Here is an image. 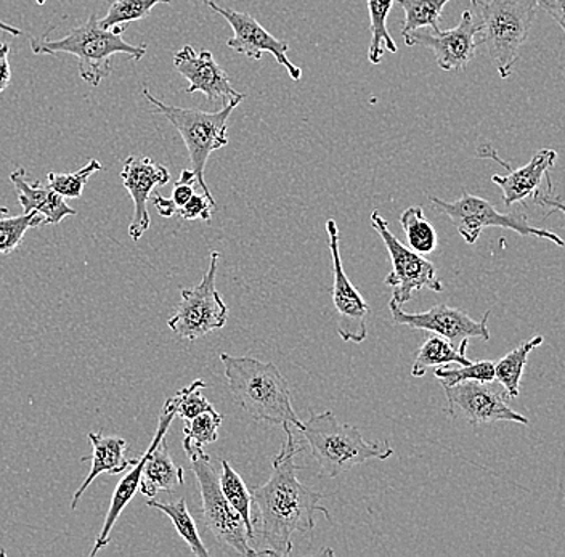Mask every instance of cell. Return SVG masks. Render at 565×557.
I'll use <instances>...</instances> for the list:
<instances>
[{
  "label": "cell",
  "mask_w": 565,
  "mask_h": 557,
  "mask_svg": "<svg viewBox=\"0 0 565 557\" xmlns=\"http://www.w3.org/2000/svg\"><path fill=\"white\" fill-rule=\"evenodd\" d=\"M286 440L271 460V475L264 485L253 490V503L257 510L264 548L259 556H289L296 535H309L316 528V514L331 519L327 507L320 506L323 493L316 492L299 481L296 454L303 451L296 442L291 425L282 426Z\"/></svg>",
  "instance_id": "1"
},
{
  "label": "cell",
  "mask_w": 565,
  "mask_h": 557,
  "mask_svg": "<svg viewBox=\"0 0 565 557\" xmlns=\"http://www.w3.org/2000/svg\"><path fill=\"white\" fill-rule=\"evenodd\" d=\"M221 362L230 390L250 418L268 425L302 428L303 421L292 408L288 379L275 363L228 354H221Z\"/></svg>",
  "instance_id": "2"
},
{
  "label": "cell",
  "mask_w": 565,
  "mask_h": 557,
  "mask_svg": "<svg viewBox=\"0 0 565 557\" xmlns=\"http://www.w3.org/2000/svg\"><path fill=\"white\" fill-rule=\"evenodd\" d=\"M124 26L105 30L97 15L71 30L65 38L51 41L47 36L33 39L31 51L35 55L68 54L79 63L81 79L98 87L113 73V56L127 55L140 62L147 55V45H132L122 39Z\"/></svg>",
  "instance_id": "3"
},
{
  "label": "cell",
  "mask_w": 565,
  "mask_h": 557,
  "mask_svg": "<svg viewBox=\"0 0 565 557\" xmlns=\"http://www.w3.org/2000/svg\"><path fill=\"white\" fill-rule=\"evenodd\" d=\"M480 20L479 44L503 79L511 76L536 19V0H471Z\"/></svg>",
  "instance_id": "4"
},
{
  "label": "cell",
  "mask_w": 565,
  "mask_h": 557,
  "mask_svg": "<svg viewBox=\"0 0 565 557\" xmlns=\"http://www.w3.org/2000/svg\"><path fill=\"white\" fill-rule=\"evenodd\" d=\"M299 431L312 449L320 475L328 479L338 478L356 464L369 460H387L394 454L387 443L366 442L355 426L342 425L333 411L313 414Z\"/></svg>",
  "instance_id": "5"
},
{
  "label": "cell",
  "mask_w": 565,
  "mask_h": 557,
  "mask_svg": "<svg viewBox=\"0 0 565 557\" xmlns=\"http://www.w3.org/2000/svg\"><path fill=\"white\" fill-rule=\"evenodd\" d=\"M143 95L153 105L154 111L164 116L182 137L186 150H189L193 172L196 174V183L201 186L207 200L215 204L206 179H204L206 162L215 150L227 147L230 115L246 97L235 98V100L224 105V108L210 113L198 108H180L166 105L164 101L158 100L148 90V87H143Z\"/></svg>",
  "instance_id": "6"
},
{
  "label": "cell",
  "mask_w": 565,
  "mask_h": 557,
  "mask_svg": "<svg viewBox=\"0 0 565 557\" xmlns=\"http://www.w3.org/2000/svg\"><path fill=\"white\" fill-rule=\"evenodd\" d=\"M429 200L441 214L450 218L451 224L468 245H475L486 228L497 227L507 228V231L515 232L521 236L550 239L561 248L565 246V242L559 235L530 224L525 214L500 213L490 201L480 199V196L469 195L465 192L461 199L455 201H444L437 196H429Z\"/></svg>",
  "instance_id": "7"
},
{
  "label": "cell",
  "mask_w": 565,
  "mask_h": 557,
  "mask_svg": "<svg viewBox=\"0 0 565 557\" xmlns=\"http://www.w3.org/2000/svg\"><path fill=\"white\" fill-rule=\"evenodd\" d=\"M189 458L192 461L193 474L196 475L198 485H200L204 525H206L207 532L221 545L228 546L238 555L259 556L257 549L250 546L245 522L222 493L218 474L212 467L210 454L206 451H200Z\"/></svg>",
  "instance_id": "8"
},
{
  "label": "cell",
  "mask_w": 565,
  "mask_h": 557,
  "mask_svg": "<svg viewBox=\"0 0 565 557\" xmlns=\"http://www.w3.org/2000/svg\"><path fill=\"white\" fill-rule=\"evenodd\" d=\"M218 260H221V253L212 251L210 269L201 283L180 291L182 301L177 307L175 315L168 322V326L180 338L190 341L200 340L227 324L228 307L222 301L215 288Z\"/></svg>",
  "instance_id": "9"
},
{
  "label": "cell",
  "mask_w": 565,
  "mask_h": 557,
  "mask_svg": "<svg viewBox=\"0 0 565 557\" xmlns=\"http://www.w3.org/2000/svg\"><path fill=\"white\" fill-rule=\"evenodd\" d=\"M371 227L383 238L384 245L392 259V271L387 275L386 287L392 288V301L404 306L412 301L415 292L422 289H430L434 292L444 291V285L437 277V269L423 254L413 251L412 248L398 242L392 234L386 218L377 211L371 214Z\"/></svg>",
  "instance_id": "10"
},
{
  "label": "cell",
  "mask_w": 565,
  "mask_h": 557,
  "mask_svg": "<svg viewBox=\"0 0 565 557\" xmlns=\"http://www.w3.org/2000/svg\"><path fill=\"white\" fill-rule=\"evenodd\" d=\"M447 397V414L451 418H462L469 425L508 421L529 425L524 415L512 410L508 404L507 390L498 389L493 383L465 381L455 386L444 387Z\"/></svg>",
  "instance_id": "11"
},
{
  "label": "cell",
  "mask_w": 565,
  "mask_h": 557,
  "mask_svg": "<svg viewBox=\"0 0 565 557\" xmlns=\"http://www.w3.org/2000/svg\"><path fill=\"white\" fill-rule=\"evenodd\" d=\"M212 12L227 20L233 30V36L228 39L227 45L236 54L245 55L250 60H260L264 54H271L277 60L278 65L286 68L289 77L295 83H299L302 77V69L298 68L295 63L289 62L288 52L289 44L281 39H277L249 13L236 12L228 7L218 6L215 0H204Z\"/></svg>",
  "instance_id": "12"
},
{
  "label": "cell",
  "mask_w": 565,
  "mask_h": 557,
  "mask_svg": "<svg viewBox=\"0 0 565 557\" xmlns=\"http://www.w3.org/2000/svg\"><path fill=\"white\" fill-rule=\"evenodd\" d=\"M480 20L475 10H465L458 26L448 31H415L404 36L408 47L422 45L436 56L437 66L444 72H461L476 58Z\"/></svg>",
  "instance_id": "13"
},
{
  "label": "cell",
  "mask_w": 565,
  "mask_h": 557,
  "mask_svg": "<svg viewBox=\"0 0 565 557\" xmlns=\"http://www.w3.org/2000/svg\"><path fill=\"white\" fill-rule=\"evenodd\" d=\"M388 310H391L392 320L395 323L439 334V336L450 341L451 344H458V349H462V351L468 349L469 340H472V338L490 341V312H486L483 319L476 322L462 310L445 304L434 306L427 312L408 313L402 310V306H398L397 302L391 301L388 302Z\"/></svg>",
  "instance_id": "14"
},
{
  "label": "cell",
  "mask_w": 565,
  "mask_h": 557,
  "mask_svg": "<svg viewBox=\"0 0 565 557\" xmlns=\"http://www.w3.org/2000/svg\"><path fill=\"white\" fill-rule=\"evenodd\" d=\"M327 234L330 239L331 259H333V304L338 313V333L345 342H363L369 336V319L371 309L366 304L348 274L342 267L339 251V227L333 218L327 222Z\"/></svg>",
  "instance_id": "15"
},
{
  "label": "cell",
  "mask_w": 565,
  "mask_h": 557,
  "mask_svg": "<svg viewBox=\"0 0 565 557\" xmlns=\"http://www.w3.org/2000/svg\"><path fill=\"white\" fill-rule=\"evenodd\" d=\"M177 416L174 398H168L159 415L158 431L145 451L143 472H141L140 492L148 499H154L159 492H174L185 482L183 468L177 467L169 453L166 433Z\"/></svg>",
  "instance_id": "16"
},
{
  "label": "cell",
  "mask_w": 565,
  "mask_h": 557,
  "mask_svg": "<svg viewBox=\"0 0 565 557\" xmlns=\"http://www.w3.org/2000/svg\"><path fill=\"white\" fill-rule=\"evenodd\" d=\"M174 68L190 83L186 94L201 92L212 104L224 105L235 98L246 97L242 92L233 89L227 73L215 62L210 51L196 52L192 45H183L174 55Z\"/></svg>",
  "instance_id": "17"
},
{
  "label": "cell",
  "mask_w": 565,
  "mask_h": 557,
  "mask_svg": "<svg viewBox=\"0 0 565 557\" xmlns=\"http://www.w3.org/2000/svg\"><path fill=\"white\" fill-rule=\"evenodd\" d=\"M121 179L134 201V217L130 222L129 235L134 242H139L145 232L150 228L151 218L148 214V201L157 186L168 185L171 172L147 157H129L124 161Z\"/></svg>",
  "instance_id": "18"
},
{
  "label": "cell",
  "mask_w": 565,
  "mask_h": 557,
  "mask_svg": "<svg viewBox=\"0 0 565 557\" xmlns=\"http://www.w3.org/2000/svg\"><path fill=\"white\" fill-rule=\"evenodd\" d=\"M479 157L493 158L510 171V174L493 175L492 178L494 185L500 186L503 192V203L508 207L515 203H524L529 196L535 195L536 190L542 185V180L550 178V171L557 160L556 151L550 150V148H543L539 153L533 154L529 164L519 169H511L507 162L501 161L492 147L480 148Z\"/></svg>",
  "instance_id": "19"
},
{
  "label": "cell",
  "mask_w": 565,
  "mask_h": 557,
  "mask_svg": "<svg viewBox=\"0 0 565 557\" xmlns=\"http://www.w3.org/2000/svg\"><path fill=\"white\" fill-rule=\"evenodd\" d=\"M10 182L15 186L18 203L21 204L24 213L41 214L44 217V225H58L63 218L77 214V211H74L51 185L28 182V174L23 168L12 172Z\"/></svg>",
  "instance_id": "20"
},
{
  "label": "cell",
  "mask_w": 565,
  "mask_h": 557,
  "mask_svg": "<svg viewBox=\"0 0 565 557\" xmlns=\"http://www.w3.org/2000/svg\"><path fill=\"white\" fill-rule=\"evenodd\" d=\"M90 442L94 454H92V468L88 472L86 481L74 493L73 502H71V510H76L77 502L83 499L84 493L92 482L100 474H119L126 471L127 468L134 467L137 460H127L126 451L129 449V443L121 437L104 436L102 432H90L87 436Z\"/></svg>",
  "instance_id": "21"
},
{
  "label": "cell",
  "mask_w": 565,
  "mask_h": 557,
  "mask_svg": "<svg viewBox=\"0 0 565 557\" xmlns=\"http://www.w3.org/2000/svg\"><path fill=\"white\" fill-rule=\"evenodd\" d=\"M543 341H545L543 336L532 338V340L524 342L519 347L512 349L503 358L494 363V381H498L503 386V389L507 390L508 396L511 398L519 397V394H521V381L522 376H524L530 352L540 347Z\"/></svg>",
  "instance_id": "22"
},
{
  "label": "cell",
  "mask_w": 565,
  "mask_h": 557,
  "mask_svg": "<svg viewBox=\"0 0 565 557\" xmlns=\"http://www.w3.org/2000/svg\"><path fill=\"white\" fill-rule=\"evenodd\" d=\"M450 363H458V365H469L471 360L466 357V351L455 347L450 341L434 334L427 338L426 342L419 347L418 355H416L415 363H413L412 376L413 378H422L426 375L427 368L430 366H447Z\"/></svg>",
  "instance_id": "23"
},
{
  "label": "cell",
  "mask_w": 565,
  "mask_h": 557,
  "mask_svg": "<svg viewBox=\"0 0 565 557\" xmlns=\"http://www.w3.org/2000/svg\"><path fill=\"white\" fill-rule=\"evenodd\" d=\"M370 13L371 42L369 60L373 65H380L386 51L397 54L398 47L394 38L388 33L387 19L394 0H366Z\"/></svg>",
  "instance_id": "24"
},
{
  "label": "cell",
  "mask_w": 565,
  "mask_h": 557,
  "mask_svg": "<svg viewBox=\"0 0 565 557\" xmlns=\"http://www.w3.org/2000/svg\"><path fill=\"white\" fill-rule=\"evenodd\" d=\"M147 506L154 507V510L164 513L169 519L174 524L177 534L182 537L183 542L190 546L193 556L207 557L206 546H204L203 539L198 534L196 524H194L192 514H190L189 507H186L185 499L177 500L174 503L159 502V500H148Z\"/></svg>",
  "instance_id": "25"
},
{
  "label": "cell",
  "mask_w": 565,
  "mask_h": 557,
  "mask_svg": "<svg viewBox=\"0 0 565 557\" xmlns=\"http://www.w3.org/2000/svg\"><path fill=\"white\" fill-rule=\"evenodd\" d=\"M222 472L218 475V484H221L222 493H224L227 502L235 507L236 513L242 516L245 522L247 537H249L250 546L254 545V521L250 517V503L253 495L243 481L242 475L232 468L227 460H222Z\"/></svg>",
  "instance_id": "26"
},
{
  "label": "cell",
  "mask_w": 565,
  "mask_h": 557,
  "mask_svg": "<svg viewBox=\"0 0 565 557\" xmlns=\"http://www.w3.org/2000/svg\"><path fill=\"white\" fill-rule=\"evenodd\" d=\"M402 228H404L409 248L419 254H433L439 245V236L436 228L424 217L423 206H409L401 216Z\"/></svg>",
  "instance_id": "27"
},
{
  "label": "cell",
  "mask_w": 565,
  "mask_h": 557,
  "mask_svg": "<svg viewBox=\"0 0 565 557\" xmlns=\"http://www.w3.org/2000/svg\"><path fill=\"white\" fill-rule=\"evenodd\" d=\"M394 2L398 3L405 12L402 34L406 36V34L415 33L423 28L440 30L441 13H444L445 6L451 0H394Z\"/></svg>",
  "instance_id": "28"
},
{
  "label": "cell",
  "mask_w": 565,
  "mask_h": 557,
  "mask_svg": "<svg viewBox=\"0 0 565 557\" xmlns=\"http://www.w3.org/2000/svg\"><path fill=\"white\" fill-rule=\"evenodd\" d=\"M224 416L217 411H204V414L194 416L193 419L185 421V439H183V450L186 457L204 451L207 443H214L218 439V428H221Z\"/></svg>",
  "instance_id": "29"
},
{
  "label": "cell",
  "mask_w": 565,
  "mask_h": 557,
  "mask_svg": "<svg viewBox=\"0 0 565 557\" xmlns=\"http://www.w3.org/2000/svg\"><path fill=\"white\" fill-rule=\"evenodd\" d=\"M169 2H172V0H115L109 6L104 19H100V24L105 30L126 26L127 23H132V21L147 19L158 3Z\"/></svg>",
  "instance_id": "30"
},
{
  "label": "cell",
  "mask_w": 565,
  "mask_h": 557,
  "mask_svg": "<svg viewBox=\"0 0 565 557\" xmlns=\"http://www.w3.org/2000/svg\"><path fill=\"white\" fill-rule=\"evenodd\" d=\"M44 225V217L38 213H24L21 216L0 218V254L15 251L30 228Z\"/></svg>",
  "instance_id": "31"
},
{
  "label": "cell",
  "mask_w": 565,
  "mask_h": 557,
  "mask_svg": "<svg viewBox=\"0 0 565 557\" xmlns=\"http://www.w3.org/2000/svg\"><path fill=\"white\" fill-rule=\"evenodd\" d=\"M102 169H104V165H102L100 161L90 160L83 169L73 172V174L49 172V185H51L58 195H62L63 199L77 200L83 196L84 186L87 185L88 179L97 174V172H100Z\"/></svg>",
  "instance_id": "32"
},
{
  "label": "cell",
  "mask_w": 565,
  "mask_h": 557,
  "mask_svg": "<svg viewBox=\"0 0 565 557\" xmlns=\"http://www.w3.org/2000/svg\"><path fill=\"white\" fill-rule=\"evenodd\" d=\"M440 381L441 387L455 386L465 381H482V383H494V362L492 360H480L469 365H461V368H448L439 366L434 373Z\"/></svg>",
  "instance_id": "33"
},
{
  "label": "cell",
  "mask_w": 565,
  "mask_h": 557,
  "mask_svg": "<svg viewBox=\"0 0 565 557\" xmlns=\"http://www.w3.org/2000/svg\"><path fill=\"white\" fill-rule=\"evenodd\" d=\"M204 387H206V383L203 379H196L189 387H183L175 396H172L175 401L177 416L183 421L193 419L194 416L204 414V411L214 410L210 400L204 397Z\"/></svg>",
  "instance_id": "34"
},
{
  "label": "cell",
  "mask_w": 565,
  "mask_h": 557,
  "mask_svg": "<svg viewBox=\"0 0 565 557\" xmlns=\"http://www.w3.org/2000/svg\"><path fill=\"white\" fill-rule=\"evenodd\" d=\"M214 207L215 204L211 203L206 195H198V193H194L192 199L189 200V203L183 204V206L177 211V214H179L183 221H196V218H200V221L206 222L207 224V222H211V211L214 210Z\"/></svg>",
  "instance_id": "35"
},
{
  "label": "cell",
  "mask_w": 565,
  "mask_h": 557,
  "mask_svg": "<svg viewBox=\"0 0 565 557\" xmlns=\"http://www.w3.org/2000/svg\"><path fill=\"white\" fill-rule=\"evenodd\" d=\"M194 182H196V174L193 169H183L180 172V179L177 180L174 190H172V201H174L177 211L189 203V200L194 195Z\"/></svg>",
  "instance_id": "36"
},
{
  "label": "cell",
  "mask_w": 565,
  "mask_h": 557,
  "mask_svg": "<svg viewBox=\"0 0 565 557\" xmlns=\"http://www.w3.org/2000/svg\"><path fill=\"white\" fill-rule=\"evenodd\" d=\"M10 45L7 42H0V94L10 86L12 81V66L9 62Z\"/></svg>",
  "instance_id": "37"
},
{
  "label": "cell",
  "mask_w": 565,
  "mask_h": 557,
  "mask_svg": "<svg viewBox=\"0 0 565 557\" xmlns=\"http://www.w3.org/2000/svg\"><path fill=\"white\" fill-rule=\"evenodd\" d=\"M539 6L551 17L565 33V0H536Z\"/></svg>",
  "instance_id": "38"
},
{
  "label": "cell",
  "mask_w": 565,
  "mask_h": 557,
  "mask_svg": "<svg viewBox=\"0 0 565 557\" xmlns=\"http://www.w3.org/2000/svg\"><path fill=\"white\" fill-rule=\"evenodd\" d=\"M151 201H153L154 207H157L158 213L161 214L162 217L175 216L177 207L174 201L171 199H164V196L158 195L157 193Z\"/></svg>",
  "instance_id": "39"
},
{
  "label": "cell",
  "mask_w": 565,
  "mask_h": 557,
  "mask_svg": "<svg viewBox=\"0 0 565 557\" xmlns=\"http://www.w3.org/2000/svg\"><path fill=\"white\" fill-rule=\"evenodd\" d=\"M533 196H535L533 200H536V203L542 204V206H551L553 210L563 211L565 214V204L561 200H554L551 196V190L550 193L536 192Z\"/></svg>",
  "instance_id": "40"
},
{
  "label": "cell",
  "mask_w": 565,
  "mask_h": 557,
  "mask_svg": "<svg viewBox=\"0 0 565 557\" xmlns=\"http://www.w3.org/2000/svg\"><path fill=\"white\" fill-rule=\"evenodd\" d=\"M0 31L2 33L10 34V36L18 38L23 34V31L18 30V28L12 26V24L6 23V21L0 20Z\"/></svg>",
  "instance_id": "41"
},
{
  "label": "cell",
  "mask_w": 565,
  "mask_h": 557,
  "mask_svg": "<svg viewBox=\"0 0 565 557\" xmlns=\"http://www.w3.org/2000/svg\"><path fill=\"white\" fill-rule=\"evenodd\" d=\"M0 214H9V207L0 206Z\"/></svg>",
  "instance_id": "42"
},
{
  "label": "cell",
  "mask_w": 565,
  "mask_h": 557,
  "mask_svg": "<svg viewBox=\"0 0 565 557\" xmlns=\"http://www.w3.org/2000/svg\"><path fill=\"white\" fill-rule=\"evenodd\" d=\"M45 2H47V0H35V3H38V6H44Z\"/></svg>",
  "instance_id": "43"
}]
</instances>
